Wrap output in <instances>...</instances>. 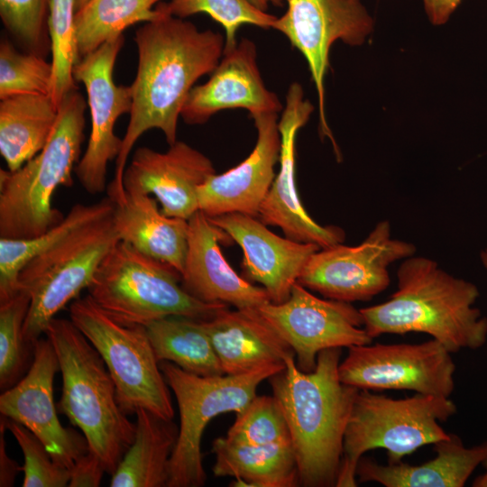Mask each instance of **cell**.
I'll return each instance as SVG.
<instances>
[{
    "label": "cell",
    "mask_w": 487,
    "mask_h": 487,
    "mask_svg": "<svg viewBox=\"0 0 487 487\" xmlns=\"http://www.w3.org/2000/svg\"><path fill=\"white\" fill-rule=\"evenodd\" d=\"M137 72L132 83V109L115 170L107 187L115 203L125 196L124 173L137 140L148 130H161L169 145L177 141L184 103L203 76L211 74L225 51V37L169 14L137 29Z\"/></svg>",
    "instance_id": "6da1fadb"
},
{
    "label": "cell",
    "mask_w": 487,
    "mask_h": 487,
    "mask_svg": "<svg viewBox=\"0 0 487 487\" xmlns=\"http://www.w3.org/2000/svg\"><path fill=\"white\" fill-rule=\"evenodd\" d=\"M342 348L321 351L314 371H300L295 355L270 380L290 432L299 485L335 486L345 427L359 389L343 383L338 366Z\"/></svg>",
    "instance_id": "7a4b0ae2"
},
{
    "label": "cell",
    "mask_w": 487,
    "mask_h": 487,
    "mask_svg": "<svg viewBox=\"0 0 487 487\" xmlns=\"http://www.w3.org/2000/svg\"><path fill=\"white\" fill-rule=\"evenodd\" d=\"M398 289L388 300L360 308L373 339L384 334L429 335L451 354L475 350L487 341V317L474 305L477 286L457 278L422 256L403 260Z\"/></svg>",
    "instance_id": "3957f363"
},
{
    "label": "cell",
    "mask_w": 487,
    "mask_h": 487,
    "mask_svg": "<svg viewBox=\"0 0 487 487\" xmlns=\"http://www.w3.org/2000/svg\"><path fill=\"white\" fill-rule=\"evenodd\" d=\"M45 335L62 376L59 411L81 430L88 449L113 474L134 439L136 425L120 408L103 358L70 319L54 317Z\"/></svg>",
    "instance_id": "277c9868"
},
{
    "label": "cell",
    "mask_w": 487,
    "mask_h": 487,
    "mask_svg": "<svg viewBox=\"0 0 487 487\" xmlns=\"http://www.w3.org/2000/svg\"><path fill=\"white\" fill-rule=\"evenodd\" d=\"M87 103L78 89L64 96L44 148L20 169L0 170V238L42 234L63 215L52 207L60 186L71 187L84 140Z\"/></svg>",
    "instance_id": "5b68a950"
},
{
    "label": "cell",
    "mask_w": 487,
    "mask_h": 487,
    "mask_svg": "<svg viewBox=\"0 0 487 487\" xmlns=\"http://www.w3.org/2000/svg\"><path fill=\"white\" fill-rule=\"evenodd\" d=\"M456 412L449 397L416 393L392 399L358 391L345 427L336 487L357 486L356 468L367 451H387L388 464L449 436L439 425Z\"/></svg>",
    "instance_id": "8992f818"
},
{
    "label": "cell",
    "mask_w": 487,
    "mask_h": 487,
    "mask_svg": "<svg viewBox=\"0 0 487 487\" xmlns=\"http://www.w3.org/2000/svg\"><path fill=\"white\" fill-rule=\"evenodd\" d=\"M88 295L115 320L146 326L170 316L211 317L223 303H206L189 295L174 268L118 241L99 265Z\"/></svg>",
    "instance_id": "52a82bcc"
},
{
    "label": "cell",
    "mask_w": 487,
    "mask_h": 487,
    "mask_svg": "<svg viewBox=\"0 0 487 487\" xmlns=\"http://www.w3.org/2000/svg\"><path fill=\"white\" fill-rule=\"evenodd\" d=\"M113 213L75 229L22 269L19 289L31 297L23 336L32 348L56 315L87 289L119 241Z\"/></svg>",
    "instance_id": "ba28073f"
},
{
    "label": "cell",
    "mask_w": 487,
    "mask_h": 487,
    "mask_svg": "<svg viewBox=\"0 0 487 487\" xmlns=\"http://www.w3.org/2000/svg\"><path fill=\"white\" fill-rule=\"evenodd\" d=\"M69 319L103 358L126 415L143 409L164 419L174 418L170 387L144 326L115 320L89 295L70 303Z\"/></svg>",
    "instance_id": "9c48e42d"
},
{
    "label": "cell",
    "mask_w": 487,
    "mask_h": 487,
    "mask_svg": "<svg viewBox=\"0 0 487 487\" xmlns=\"http://www.w3.org/2000/svg\"><path fill=\"white\" fill-rule=\"evenodd\" d=\"M284 367L285 364H271L239 375L199 376L170 362L160 363L179 412V436L170 459L167 487L205 484L201 439L209 421L222 413L242 411L256 396L261 382Z\"/></svg>",
    "instance_id": "30bf717a"
},
{
    "label": "cell",
    "mask_w": 487,
    "mask_h": 487,
    "mask_svg": "<svg viewBox=\"0 0 487 487\" xmlns=\"http://www.w3.org/2000/svg\"><path fill=\"white\" fill-rule=\"evenodd\" d=\"M415 253V245L393 238L390 222L382 220L357 245L342 243L317 250L298 282L326 299L369 301L390 285L389 267Z\"/></svg>",
    "instance_id": "8fae6325"
},
{
    "label": "cell",
    "mask_w": 487,
    "mask_h": 487,
    "mask_svg": "<svg viewBox=\"0 0 487 487\" xmlns=\"http://www.w3.org/2000/svg\"><path fill=\"white\" fill-rule=\"evenodd\" d=\"M286 12L277 17L272 29L282 33L305 58L317 95L319 129L331 140L339 156L325 108V78L331 46L342 41L360 46L373 30V19L361 0H283Z\"/></svg>",
    "instance_id": "7c38bea8"
},
{
    "label": "cell",
    "mask_w": 487,
    "mask_h": 487,
    "mask_svg": "<svg viewBox=\"0 0 487 487\" xmlns=\"http://www.w3.org/2000/svg\"><path fill=\"white\" fill-rule=\"evenodd\" d=\"M455 372L451 353L433 338L421 344L353 345L338 366L341 381L360 390L444 397L454 391Z\"/></svg>",
    "instance_id": "4fadbf2b"
},
{
    "label": "cell",
    "mask_w": 487,
    "mask_h": 487,
    "mask_svg": "<svg viewBox=\"0 0 487 487\" xmlns=\"http://www.w3.org/2000/svg\"><path fill=\"white\" fill-rule=\"evenodd\" d=\"M263 319L292 348L298 368L314 371L318 354L329 348L371 344L360 309L351 303L321 299L296 282L289 299L258 308Z\"/></svg>",
    "instance_id": "5bb4252c"
},
{
    "label": "cell",
    "mask_w": 487,
    "mask_h": 487,
    "mask_svg": "<svg viewBox=\"0 0 487 487\" xmlns=\"http://www.w3.org/2000/svg\"><path fill=\"white\" fill-rule=\"evenodd\" d=\"M124 42L122 35L104 43L73 69L75 81L85 86L91 117L87 146L74 171L81 187L91 195L106 188L107 165L117 158L122 147L115 124L132 109L131 87L118 86L114 80V67Z\"/></svg>",
    "instance_id": "9a60e30c"
},
{
    "label": "cell",
    "mask_w": 487,
    "mask_h": 487,
    "mask_svg": "<svg viewBox=\"0 0 487 487\" xmlns=\"http://www.w3.org/2000/svg\"><path fill=\"white\" fill-rule=\"evenodd\" d=\"M313 111L314 106L304 97L302 86L292 82L278 123L281 138L279 172L258 216L266 225L280 227L289 239L326 248L344 243L345 233L338 226L316 222L305 210L296 187V138Z\"/></svg>",
    "instance_id": "2e32d148"
},
{
    "label": "cell",
    "mask_w": 487,
    "mask_h": 487,
    "mask_svg": "<svg viewBox=\"0 0 487 487\" xmlns=\"http://www.w3.org/2000/svg\"><path fill=\"white\" fill-rule=\"evenodd\" d=\"M59 370L51 342L41 337L33 345L32 363L25 375L3 391L0 413L26 427L55 462L71 470L89 449L85 436L64 427L59 420L53 400V381Z\"/></svg>",
    "instance_id": "e0dca14e"
},
{
    "label": "cell",
    "mask_w": 487,
    "mask_h": 487,
    "mask_svg": "<svg viewBox=\"0 0 487 487\" xmlns=\"http://www.w3.org/2000/svg\"><path fill=\"white\" fill-rule=\"evenodd\" d=\"M216 170L210 159L182 141L165 152L137 148L124 173L125 192L153 195L167 216L188 220L198 208V188Z\"/></svg>",
    "instance_id": "ac0fdd59"
},
{
    "label": "cell",
    "mask_w": 487,
    "mask_h": 487,
    "mask_svg": "<svg viewBox=\"0 0 487 487\" xmlns=\"http://www.w3.org/2000/svg\"><path fill=\"white\" fill-rule=\"evenodd\" d=\"M208 218L241 247L244 278L260 283L271 303L289 299L308 261L320 249L274 234L257 216L228 213Z\"/></svg>",
    "instance_id": "d6986e66"
},
{
    "label": "cell",
    "mask_w": 487,
    "mask_h": 487,
    "mask_svg": "<svg viewBox=\"0 0 487 487\" xmlns=\"http://www.w3.org/2000/svg\"><path fill=\"white\" fill-rule=\"evenodd\" d=\"M243 108L251 118L262 114H279L283 106L262 78L257 47L246 38L225 51L208 80L194 86L181 110L188 124H203L225 109Z\"/></svg>",
    "instance_id": "ffe728a7"
},
{
    "label": "cell",
    "mask_w": 487,
    "mask_h": 487,
    "mask_svg": "<svg viewBox=\"0 0 487 487\" xmlns=\"http://www.w3.org/2000/svg\"><path fill=\"white\" fill-rule=\"evenodd\" d=\"M230 238L198 210L188 219V250L181 272L183 289L206 303L255 309L271 302L262 287L240 276L227 262L220 242Z\"/></svg>",
    "instance_id": "44dd1931"
},
{
    "label": "cell",
    "mask_w": 487,
    "mask_h": 487,
    "mask_svg": "<svg viewBox=\"0 0 487 487\" xmlns=\"http://www.w3.org/2000/svg\"><path fill=\"white\" fill-rule=\"evenodd\" d=\"M252 119L257 131L252 152L234 168L212 175L198 188V208L208 217L228 213L258 216L271 187L281 146L278 114H262Z\"/></svg>",
    "instance_id": "7402d4cb"
},
{
    "label": "cell",
    "mask_w": 487,
    "mask_h": 487,
    "mask_svg": "<svg viewBox=\"0 0 487 487\" xmlns=\"http://www.w3.org/2000/svg\"><path fill=\"white\" fill-rule=\"evenodd\" d=\"M199 321L225 374L239 375L271 364H285L287 357L295 355L258 308L230 310L227 306Z\"/></svg>",
    "instance_id": "603a6c76"
},
{
    "label": "cell",
    "mask_w": 487,
    "mask_h": 487,
    "mask_svg": "<svg viewBox=\"0 0 487 487\" xmlns=\"http://www.w3.org/2000/svg\"><path fill=\"white\" fill-rule=\"evenodd\" d=\"M436 456L421 464L402 461L380 464L362 456L357 482H378L385 487H463L473 471L487 461V442L466 447L454 433L434 444Z\"/></svg>",
    "instance_id": "cb8c5ba5"
},
{
    "label": "cell",
    "mask_w": 487,
    "mask_h": 487,
    "mask_svg": "<svg viewBox=\"0 0 487 487\" xmlns=\"http://www.w3.org/2000/svg\"><path fill=\"white\" fill-rule=\"evenodd\" d=\"M113 220L120 241L181 275L188 250V220L165 216L151 195L129 192L115 204Z\"/></svg>",
    "instance_id": "d4e9b609"
},
{
    "label": "cell",
    "mask_w": 487,
    "mask_h": 487,
    "mask_svg": "<svg viewBox=\"0 0 487 487\" xmlns=\"http://www.w3.org/2000/svg\"><path fill=\"white\" fill-rule=\"evenodd\" d=\"M216 477H233V486L295 487L299 469L291 443L239 445L225 436L212 443Z\"/></svg>",
    "instance_id": "484cf974"
},
{
    "label": "cell",
    "mask_w": 487,
    "mask_h": 487,
    "mask_svg": "<svg viewBox=\"0 0 487 487\" xmlns=\"http://www.w3.org/2000/svg\"><path fill=\"white\" fill-rule=\"evenodd\" d=\"M135 415L134 439L112 474L110 486H167L179 427L172 419H164L143 409Z\"/></svg>",
    "instance_id": "4316f807"
},
{
    "label": "cell",
    "mask_w": 487,
    "mask_h": 487,
    "mask_svg": "<svg viewBox=\"0 0 487 487\" xmlns=\"http://www.w3.org/2000/svg\"><path fill=\"white\" fill-rule=\"evenodd\" d=\"M59 107L51 95L23 94L0 102V153L11 171L20 169L46 145Z\"/></svg>",
    "instance_id": "83f0119b"
},
{
    "label": "cell",
    "mask_w": 487,
    "mask_h": 487,
    "mask_svg": "<svg viewBox=\"0 0 487 487\" xmlns=\"http://www.w3.org/2000/svg\"><path fill=\"white\" fill-rule=\"evenodd\" d=\"M145 327L159 363L170 362L199 376L225 374L199 320L170 316Z\"/></svg>",
    "instance_id": "f1b7e54d"
},
{
    "label": "cell",
    "mask_w": 487,
    "mask_h": 487,
    "mask_svg": "<svg viewBox=\"0 0 487 487\" xmlns=\"http://www.w3.org/2000/svg\"><path fill=\"white\" fill-rule=\"evenodd\" d=\"M169 14L163 0H88L76 13L75 40L78 60L128 27Z\"/></svg>",
    "instance_id": "f546056e"
},
{
    "label": "cell",
    "mask_w": 487,
    "mask_h": 487,
    "mask_svg": "<svg viewBox=\"0 0 487 487\" xmlns=\"http://www.w3.org/2000/svg\"><path fill=\"white\" fill-rule=\"evenodd\" d=\"M115 207V203L108 197L93 204H76L57 225L39 236L0 238V301L19 290V274L32 259L81 225L111 214Z\"/></svg>",
    "instance_id": "4dcf8cb0"
},
{
    "label": "cell",
    "mask_w": 487,
    "mask_h": 487,
    "mask_svg": "<svg viewBox=\"0 0 487 487\" xmlns=\"http://www.w3.org/2000/svg\"><path fill=\"white\" fill-rule=\"evenodd\" d=\"M77 0H51L48 29L53 69L51 96L59 107L64 96L78 89L73 69L78 62L75 40Z\"/></svg>",
    "instance_id": "1f68e13d"
},
{
    "label": "cell",
    "mask_w": 487,
    "mask_h": 487,
    "mask_svg": "<svg viewBox=\"0 0 487 487\" xmlns=\"http://www.w3.org/2000/svg\"><path fill=\"white\" fill-rule=\"evenodd\" d=\"M31 302L30 294L19 289L11 298L0 301V388L14 385L27 370L30 354L23 336V324Z\"/></svg>",
    "instance_id": "d6a6232c"
},
{
    "label": "cell",
    "mask_w": 487,
    "mask_h": 487,
    "mask_svg": "<svg viewBox=\"0 0 487 487\" xmlns=\"http://www.w3.org/2000/svg\"><path fill=\"white\" fill-rule=\"evenodd\" d=\"M164 3L169 14L181 19L207 14L225 30V51L238 44V29L245 24L272 29L278 16L255 6L250 0H170Z\"/></svg>",
    "instance_id": "836d02e7"
},
{
    "label": "cell",
    "mask_w": 487,
    "mask_h": 487,
    "mask_svg": "<svg viewBox=\"0 0 487 487\" xmlns=\"http://www.w3.org/2000/svg\"><path fill=\"white\" fill-rule=\"evenodd\" d=\"M225 437L233 443L249 446L291 443L284 410L273 394L256 395L236 413Z\"/></svg>",
    "instance_id": "e575fe53"
},
{
    "label": "cell",
    "mask_w": 487,
    "mask_h": 487,
    "mask_svg": "<svg viewBox=\"0 0 487 487\" xmlns=\"http://www.w3.org/2000/svg\"><path fill=\"white\" fill-rule=\"evenodd\" d=\"M52 63L41 55L16 51L7 40L0 44V99L23 94L51 95Z\"/></svg>",
    "instance_id": "d590c367"
},
{
    "label": "cell",
    "mask_w": 487,
    "mask_h": 487,
    "mask_svg": "<svg viewBox=\"0 0 487 487\" xmlns=\"http://www.w3.org/2000/svg\"><path fill=\"white\" fill-rule=\"evenodd\" d=\"M14 436L23 455V487L69 486L70 470L55 462L43 443L23 425L10 418L0 419Z\"/></svg>",
    "instance_id": "8d00e7d4"
},
{
    "label": "cell",
    "mask_w": 487,
    "mask_h": 487,
    "mask_svg": "<svg viewBox=\"0 0 487 487\" xmlns=\"http://www.w3.org/2000/svg\"><path fill=\"white\" fill-rule=\"evenodd\" d=\"M51 0H0L5 27L30 52L41 55L49 33Z\"/></svg>",
    "instance_id": "74e56055"
},
{
    "label": "cell",
    "mask_w": 487,
    "mask_h": 487,
    "mask_svg": "<svg viewBox=\"0 0 487 487\" xmlns=\"http://www.w3.org/2000/svg\"><path fill=\"white\" fill-rule=\"evenodd\" d=\"M106 469L93 452L88 450L80 456L70 470L69 487H97Z\"/></svg>",
    "instance_id": "f35d334b"
},
{
    "label": "cell",
    "mask_w": 487,
    "mask_h": 487,
    "mask_svg": "<svg viewBox=\"0 0 487 487\" xmlns=\"http://www.w3.org/2000/svg\"><path fill=\"white\" fill-rule=\"evenodd\" d=\"M425 12L433 25L445 24L463 0H422Z\"/></svg>",
    "instance_id": "ab89813d"
},
{
    "label": "cell",
    "mask_w": 487,
    "mask_h": 487,
    "mask_svg": "<svg viewBox=\"0 0 487 487\" xmlns=\"http://www.w3.org/2000/svg\"><path fill=\"white\" fill-rule=\"evenodd\" d=\"M5 426L0 420V486L10 487L14 485L15 476L21 472V466L8 456L5 446Z\"/></svg>",
    "instance_id": "60d3db41"
},
{
    "label": "cell",
    "mask_w": 487,
    "mask_h": 487,
    "mask_svg": "<svg viewBox=\"0 0 487 487\" xmlns=\"http://www.w3.org/2000/svg\"><path fill=\"white\" fill-rule=\"evenodd\" d=\"M258 8L267 11L270 5L281 7L283 5V0H250Z\"/></svg>",
    "instance_id": "b9f144b4"
},
{
    "label": "cell",
    "mask_w": 487,
    "mask_h": 487,
    "mask_svg": "<svg viewBox=\"0 0 487 487\" xmlns=\"http://www.w3.org/2000/svg\"><path fill=\"white\" fill-rule=\"evenodd\" d=\"M487 468V467H486ZM473 487H487V470L482 474L476 477L472 484Z\"/></svg>",
    "instance_id": "7bdbcfd3"
},
{
    "label": "cell",
    "mask_w": 487,
    "mask_h": 487,
    "mask_svg": "<svg viewBox=\"0 0 487 487\" xmlns=\"http://www.w3.org/2000/svg\"><path fill=\"white\" fill-rule=\"evenodd\" d=\"M480 260L483 268L487 271V244L480 253Z\"/></svg>",
    "instance_id": "ee69618b"
},
{
    "label": "cell",
    "mask_w": 487,
    "mask_h": 487,
    "mask_svg": "<svg viewBox=\"0 0 487 487\" xmlns=\"http://www.w3.org/2000/svg\"><path fill=\"white\" fill-rule=\"evenodd\" d=\"M87 2H88V0H77V2H76V9H77V11L79 10L80 8H82Z\"/></svg>",
    "instance_id": "f6af8a7d"
},
{
    "label": "cell",
    "mask_w": 487,
    "mask_h": 487,
    "mask_svg": "<svg viewBox=\"0 0 487 487\" xmlns=\"http://www.w3.org/2000/svg\"><path fill=\"white\" fill-rule=\"evenodd\" d=\"M485 466L487 467V461L484 463Z\"/></svg>",
    "instance_id": "bcb514c9"
}]
</instances>
